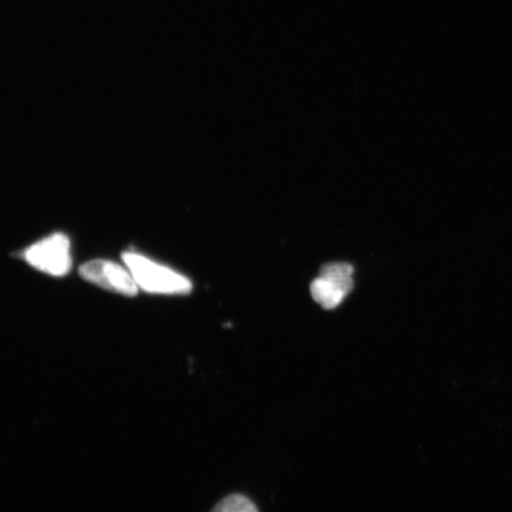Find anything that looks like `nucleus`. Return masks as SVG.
<instances>
[{"label":"nucleus","mask_w":512,"mask_h":512,"mask_svg":"<svg viewBox=\"0 0 512 512\" xmlns=\"http://www.w3.org/2000/svg\"><path fill=\"white\" fill-rule=\"evenodd\" d=\"M123 260L140 290L166 296L188 294L192 290L191 281L184 275L143 255L126 252L123 254Z\"/></svg>","instance_id":"nucleus-1"},{"label":"nucleus","mask_w":512,"mask_h":512,"mask_svg":"<svg viewBox=\"0 0 512 512\" xmlns=\"http://www.w3.org/2000/svg\"><path fill=\"white\" fill-rule=\"evenodd\" d=\"M22 256L36 270L54 277L66 275L73 266L70 241L62 233H55L36 242L25 249Z\"/></svg>","instance_id":"nucleus-2"},{"label":"nucleus","mask_w":512,"mask_h":512,"mask_svg":"<svg viewBox=\"0 0 512 512\" xmlns=\"http://www.w3.org/2000/svg\"><path fill=\"white\" fill-rule=\"evenodd\" d=\"M211 512H259L251 499L242 495L228 496L216 505Z\"/></svg>","instance_id":"nucleus-5"},{"label":"nucleus","mask_w":512,"mask_h":512,"mask_svg":"<svg viewBox=\"0 0 512 512\" xmlns=\"http://www.w3.org/2000/svg\"><path fill=\"white\" fill-rule=\"evenodd\" d=\"M352 275L354 267L345 262L323 266L311 285L312 298L325 310L336 309L354 288Z\"/></svg>","instance_id":"nucleus-3"},{"label":"nucleus","mask_w":512,"mask_h":512,"mask_svg":"<svg viewBox=\"0 0 512 512\" xmlns=\"http://www.w3.org/2000/svg\"><path fill=\"white\" fill-rule=\"evenodd\" d=\"M79 273L88 283L121 296L136 297L139 292L130 270L110 260L88 261L79 268Z\"/></svg>","instance_id":"nucleus-4"}]
</instances>
